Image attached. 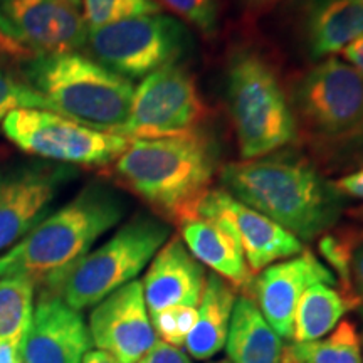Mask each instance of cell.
Here are the masks:
<instances>
[{"instance_id":"obj_1","label":"cell","mask_w":363,"mask_h":363,"mask_svg":"<svg viewBox=\"0 0 363 363\" xmlns=\"http://www.w3.org/2000/svg\"><path fill=\"white\" fill-rule=\"evenodd\" d=\"M220 182L240 203L266 216L299 240L321 238L333 229L343 208V195L296 152L269 155L222 167Z\"/></svg>"},{"instance_id":"obj_2","label":"cell","mask_w":363,"mask_h":363,"mask_svg":"<svg viewBox=\"0 0 363 363\" xmlns=\"http://www.w3.org/2000/svg\"><path fill=\"white\" fill-rule=\"evenodd\" d=\"M217 172L216 142L202 130L167 138H133L113 163L120 187L177 225L197 216Z\"/></svg>"},{"instance_id":"obj_3","label":"cell","mask_w":363,"mask_h":363,"mask_svg":"<svg viewBox=\"0 0 363 363\" xmlns=\"http://www.w3.org/2000/svg\"><path fill=\"white\" fill-rule=\"evenodd\" d=\"M128 207L121 189L108 182H89L0 256V278L26 276L51 291L104 234L125 219Z\"/></svg>"},{"instance_id":"obj_4","label":"cell","mask_w":363,"mask_h":363,"mask_svg":"<svg viewBox=\"0 0 363 363\" xmlns=\"http://www.w3.org/2000/svg\"><path fill=\"white\" fill-rule=\"evenodd\" d=\"M17 78L48 111L76 123L120 135L130 118L133 83L81 52L33 56L17 66Z\"/></svg>"},{"instance_id":"obj_5","label":"cell","mask_w":363,"mask_h":363,"mask_svg":"<svg viewBox=\"0 0 363 363\" xmlns=\"http://www.w3.org/2000/svg\"><path fill=\"white\" fill-rule=\"evenodd\" d=\"M170 235L169 222L153 212H138L106 242L76 262L51 293L78 311L96 306L111 293L136 281Z\"/></svg>"},{"instance_id":"obj_6","label":"cell","mask_w":363,"mask_h":363,"mask_svg":"<svg viewBox=\"0 0 363 363\" xmlns=\"http://www.w3.org/2000/svg\"><path fill=\"white\" fill-rule=\"evenodd\" d=\"M227 106L244 160L269 155L298 136L291 104L272 67L254 52H239L227 69Z\"/></svg>"},{"instance_id":"obj_7","label":"cell","mask_w":363,"mask_h":363,"mask_svg":"<svg viewBox=\"0 0 363 363\" xmlns=\"http://www.w3.org/2000/svg\"><path fill=\"white\" fill-rule=\"evenodd\" d=\"M192 45V33L184 22L150 13L89 29L86 48L94 61L131 81L175 65Z\"/></svg>"},{"instance_id":"obj_8","label":"cell","mask_w":363,"mask_h":363,"mask_svg":"<svg viewBox=\"0 0 363 363\" xmlns=\"http://www.w3.org/2000/svg\"><path fill=\"white\" fill-rule=\"evenodd\" d=\"M2 131L22 152L71 167L110 165L130 145V138L123 135L91 128L35 108L9 113Z\"/></svg>"},{"instance_id":"obj_9","label":"cell","mask_w":363,"mask_h":363,"mask_svg":"<svg viewBox=\"0 0 363 363\" xmlns=\"http://www.w3.org/2000/svg\"><path fill=\"white\" fill-rule=\"evenodd\" d=\"M291 110L310 138L342 142L363 120V76L337 57L325 59L299 79Z\"/></svg>"},{"instance_id":"obj_10","label":"cell","mask_w":363,"mask_h":363,"mask_svg":"<svg viewBox=\"0 0 363 363\" xmlns=\"http://www.w3.org/2000/svg\"><path fill=\"white\" fill-rule=\"evenodd\" d=\"M207 106L195 78L175 62L148 74L135 88L130 118L120 135L126 138H167L202 130Z\"/></svg>"},{"instance_id":"obj_11","label":"cell","mask_w":363,"mask_h":363,"mask_svg":"<svg viewBox=\"0 0 363 363\" xmlns=\"http://www.w3.org/2000/svg\"><path fill=\"white\" fill-rule=\"evenodd\" d=\"M78 169L48 160L0 167V256L26 238L44 217Z\"/></svg>"},{"instance_id":"obj_12","label":"cell","mask_w":363,"mask_h":363,"mask_svg":"<svg viewBox=\"0 0 363 363\" xmlns=\"http://www.w3.org/2000/svg\"><path fill=\"white\" fill-rule=\"evenodd\" d=\"M0 33L33 56L79 52L89 27L69 0H0Z\"/></svg>"},{"instance_id":"obj_13","label":"cell","mask_w":363,"mask_h":363,"mask_svg":"<svg viewBox=\"0 0 363 363\" xmlns=\"http://www.w3.org/2000/svg\"><path fill=\"white\" fill-rule=\"evenodd\" d=\"M89 337L98 350L118 363H140L157 342L145 305L142 281H131L94 306L89 315Z\"/></svg>"},{"instance_id":"obj_14","label":"cell","mask_w":363,"mask_h":363,"mask_svg":"<svg viewBox=\"0 0 363 363\" xmlns=\"http://www.w3.org/2000/svg\"><path fill=\"white\" fill-rule=\"evenodd\" d=\"M337 286V278L328 266L311 251L267 266L252 279L247 296L256 303L261 315L281 338L293 337L294 311L299 298L313 284Z\"/></svg>"},{"instance_id":"obj_15","label":"cell","mask_w":363,"mask_h":363,"mask_svg":"<svg viewBox=\"0 0 363 363\" xmlns=\"http://www.w3.org/2000/svg\"><path fill=\"white\" fill-rule=\"evenodd\" d=\"M91 347L93 342L81 311L44 289L17 347V357L21 363H83Z\"/></svg>"},{"instance_id":"obj_16","label":"cell","mask_w":363,"mask_h":363,"mask_svg":"<svg viewBox=\"0 0 363 363\" xmlns=\"http://www.w3.org/2000/svg\"><path fill=\"white\" fill-rule=\"evenodd\" d=\"M197 216H222L230 222L239 235L252 274L305 251V246L296 235L254 208L240 203L227 190H208L197 208Z\"/></svg>"},{"instance_id":"obj_17","label":"cell","mask_w":363,"mask_h":363,"mask_svg":"<svg viewBox=\"0 0 363 363\" xmlns=\"http://www.w3.org/2000/svg\"><path fill=\"white\" fill-rule=\"evenodd\" d=\"M206 269L179 235L160 247L143 279L145 305L150 315L175 306L197 308L206 284Z\"/></svg>"},{"instance_id":"obj_18","label":"cell","mask_w":363,"mask_h":363,"mask_svg":"<svg viewBox=\"0 0 363 363\" xmlns=\"http://www.w3.org/2000/svg\"><path fill=\"white\" fill-rule=\"evenodd\" d=\"M180 239L201 264L244 294L252 283L239 235L222 216H197L179 225Z\"/></svg>"},{"instance_id":"obj_19","label":"cell","mask_w":363,"mask_h":363,"mask_svg":"<svg viewBox=\"0 0 363 363\" xmlns=\"http://www.w3.org/2000/svg\"><path fill=\"white\" fill-rule=\"evenodd\" d=\"M308 51L321 59L343 51L363 35L360 0H299Z\"/></svg>"},{"instance_id":"obj_20","label":"cell","mask_w":363,"mask_h":363,"mask_svg":"<svg viewBox=\"0 0 363 363\" xmlns=\"http://www.w3.org/2000/svg\"><path fill=\"white\" fill-rule=\"evenodd\" d=\"M235 299V289L225 279L214 272L207 274L197 306V321L184 345L194 360H211L224 350Z\"/></svg>"},{"instance_id":"obj_21","label":"cell","mask_w":363,"mask_h":363,"mask_svg":"<svg viewBox=\"0 0 363 363\" xmlns=\"http://www.w3.org/2000/svg\"><path fill=\"white\" fill-rule=\"evenodd\" d=\"M225 350L229 363H281L283 338L271 328L247 294L235 299Z\"/></svg>"},{"instance_id":"obj_22","label":"cell","mask_w":363,"mask_h":363,"mask_svg":"<svg viewBox=\"0 0 363 363\" xmlns=\"http://www.w3.org/2000/svg\"><path fill=\"white\" fill-rule=\"evenodd\" d=\"M357 310L355 303L340 288L318 283L299 298L293 323V343H308L323 338L337 328L348 311Z\"/></svg>"},{"instance_id":"obj_23","label":"cell","mask_w":363,"mask_h":363,"mask_svg":"<svg viewBox=\"0 0 363 363\" xmlns=\"http://www.w3.org/2000/svg\"><path fill=\"white\" fill-rule=\"evenodd\" d=\"M35 281L26 276L0 278V343L19 347L34 315Z\"/></svg>"},{"instance_id":"obj_24","label":"cell","mask_w":363,"mask_h":363,"mask_svg":"<svg viewBox=\"0 0 363 363\" xmlns=\"http://www.w3.org/2000/svg\"><path fill=\"white\" fill-rule=\"evenodd\" d=\"M294 363H363L362 338L350 320L340 321L326 338L284 348Z\"/></svg>"},{"instance_id":"obj_25","label":"cell","mask_w":363,"mask_h":363,"mask_svg":"<svg viewBox=\"0 0 363 363\" xmlns=\"http://www.w3.org/2000/svg\"><path fill=\"white\" fill-rule=\"evenodd\" d=\"M362 242L360 234H358L357 225H342L333 227L328 233H325L320 238L318 249L323 259L328 262V266L337 272L338 279L337 286L345 296H348L355 303L358 310V299L353 293L352 281H350V267L352 257L358 244Z\"/></svg>"},{"instance_id":"obj_26","label":"cell","mask_w":363,"mask_h":363,"mask_svg":"<svg viewBox=\"0 0 363 363\" xmlns=\"http://www.w3.org/2000/svg\"><path fill=\"white\" fill-rule=\"evenodd\" d=\"M150 13H160L155 0H83V17L89 29Z\"/></svg>"},{"instance_id":"obj_27","label":"cell","mask_w":363,"mask_h":363,"mask_svg":"<svg viewBox=\"0 0 363 363\" xmlns=\"http://www.w3.org/2000/svg\"><path fill=\"white\" fill-rule=\"evenodd\" d=\"M197 308L175 306L153 313V315H150V320H152L157 338L172 345V347L182 348L189 333L192 331L195 321H197Z\"/></svg>"},{"instance_id":"obj_28","label":"cell","mask_w":363,"mask_h":363,"mask_svg":"<svg viewBox=\"0 0 363 363\" xmlns=\"http://www.w3.org/2000/svg\"><path fill=\"white\" fill-rule=\"evenodd\" d=\"M182 21L212 38L219 27V0H162Z\"/></svg>"},{"instance_id":"obj_29","label":"cell","mask_w":363,"mask_h":363,"mask_svg":"<svg viewBox=\"0 0 363 363\" xmlns=\"http://www.w3.org/2000/svg\"><path fill=\"white\" fill-rule=\"evenodd\" d=\"M24 108L48 110L43 98L38 96L30 88H27L11 71L0 66V125L4 123L9 113L24 110Z\"/></svg>"},{"instance_id":"obj_30","label":"cell","mask_w":363,"mask_h":363,"mask_svg":"<svg viewBox=\"0 0 363 363\" xmlns=\"http://www.w3.org/2000/svg\"><path fill=\"white\" fill-rule=\"evenodd\" d=\"M142 363H192V360L187 352H184L182 348L172 347L162 340H157L152 350L143 357Z\"/></svg>"},{"instance_id":"obj_31","label":"cell","mask_w":363,"mask_h":363,"mask_svg":"<svg viewBox=\"0 0 363 363\" xmlns=\"http://www.w3.org/2000/svg\"><path fill=\"white\" fill-rule=\"evenodd\" d=\"M350 281L353 293L358 299V311L363 316V240L358 244L355 252L352 257V267H350Z\"/></svg>"},{"instance_id":"obj_32","label":"cell","mask_w":363,"mask_h":363,"mask_svg":"<svg viewBox=\"0 0 363 363\" xmlns=\"http://www.w3.org/2000/svg\"><path fill=\"white\" fill-rule=\"evenodd\" d=\"M29 57H33V54H29L26 49H22L21 45L12 43L0 33V66L6 67V65H13L17 67Z\"/></svg>"},{"instance_id":"obj_33","label":"cell","mask_w":363,"mask_h":363,"mask_svg":"<svg viewBox=\"0 0 363 363\" xmlns=\"http://www.w3.org/2000/svg\"><path fill=\"white\" fill-rule=\"evenodd\" d=\"M335 187L340 190L342 195L363 201V169L342 177L338 182H335Z\"/></svg>"},{"instance_id":"obj_34","label":"cell","mask_w":363,"mask_h":363,"mask_svg":"<svg viewBox=\"0 0 363 363\" xmlns=\"http://www.w3.org/2000/svg\"><path fill=\"white\" fill-rule=\"evenodd\" d=\"M343 57L350 61L352 66L363 76V35L343 49Z\"/></svg>"},{"instance_id":"obj_35","label":"cell","mask_w":363,"mask_h":363,"mask_svg":"<svg viewBox=\"0 0 363 363\" xmlns=\"http://www.w3.org/2000/svg\"><path fill=\"white\" fill-rule=\"evenodd\" d=\"M335 145H342L343 148H347L348 152L355 153V155L358 157H363V120L362 123L357 126V130L353 131V133H350L347 136V138H343L342 142L335 143Z\"/></svg>"},{"instance_id":"obj_36","label":"cell","mask_w":363,"mask_h":363,"mask_svg":"<svg viewBox=\"0 0 363 363\" xmlns=\"http://www.w3.org/2000/svg\"><path fill=\"white\" fill-rule=\"evenodd\" d=\"M242 2L247 11H251L254 13H262L269 11L272 7H276L279 2H283V0H242Z\"/></svg>"},{"instance_id":"obj_37","label":"cell","mask_w":363,"mask_h":363,"mask_svg":"<svg viewBox=\"0 0 363 363\" xmlns=\"http://www.w3.org/2000/svg\"><path fill=\"white\" fill-rule=\"evenodd\" d=\"M83 363H118L110 353L103 350H89L86 353Z\"/></svg>"},{"instance_id":"obj_38","label":"cell","mask_w":363,"mask_h":363,"mask_svg":"<svg viewBox=\"0 0 363 363\" xmlns=\"http://www.w3.org/2000/svg\"><path fill=\"white\" fill-rule=\"evenodd\" d=\"M0 363H21L19 357H17V347L0 343Z\"/></svg>"},{"instance_id":"obj_39","label":"cell","mask_w":363,"mask_h":363,"mask_svg":"<svg viewBox=\"0 0 363 363\" xmlns=\"http://www.w3.org/2000/svg\"><path fill=\"white\" fill-rule=\"evenodd\" d=\"M350 216L353 217V219H357V220H363V207L358 208V211H352Z\"/></svg>"},{"instance_id":"obj_40","label":"cell","mask_w":363,"mask_h":363,"mask_svg":"<svg viewBox=\"0 0 363 363\" xmlns=\"http://www.w3.org/2000/svg\"><path fill=\"white\" fill-rule=\"evenodd\" d=\"M281 363H294V362L288 355H286V352H284L283 353V360H281Z\"/></svg>"},{"instance_id":"obj_41","label":"cell","mask_w":363,"mask_h":363,"mask_svg":"<svg viewBox=\"0 0 363 363\" xmlns=\"http://www.w3.org/2000/svg\"><path fill=\"white\" fill-rule=\"evenodd\" d=\"M69 2H71L72 6H74V7H79V6H81V2H83V0H69Z\"/></svg>"},{"instance_id":"obj_42","label":"cell","mask_w":363,"mask_h":363,"mask_svg":"<svg viewBox=\"0 0 363 363\" xmlns=\"http://www.w3.org/2000/svg\"><path fill=\"white\" fill-rule=\"evenodd\" d=\"M362 222H363V220H362ZM357 229H358V234H360V239L363 240V225H360V227L357 225Z\"/></svg>"},{"instance_id":"obj_43","label":"cell","mask_w":363,"mask_h":363,"mask_svg":"<svg viewBox=\"0 0 363 363\" xmlns=\"http://www.w3.org/2000/svg\"><path fill=\"white\" fill-rule=\"evenodd\" d=\"M211 363H229V360H219V362H211Z\"/></svg>"},{"instance_id":"obj_44","label":"cell","mask_w":363,"mask_h":363,"mask_svg":"<svg viewBox=\"0 0 363 363\" xmlns=\"http://www.w3.org/2000/svg\"><path fill=\"white\" fill-rule=\"evenodd\" d=\"M360 338H362V350H363V333H362V337H360Z\"/></svg>"},{"instance_id":"obj_45","label":"cell","mask_w":363,"mask_h":363,"mask_svg":"<svg viewBox=\"0 0 363 363\" xmlns=\"http://www.w3.org/2000/svg\"><path fill=\"white\" fill-rule=\"evenodd\" d=\"M360 2H362V4H363V0H360Z\"/></svg>"},{"instance_id":"obj_46","label":"cell","mask_w":363,"mask_h":363,"mask_svg":"<svg viewBox=\"0 0 363 363\" xmlns=\"http://www.w3.org/2000/svg\"><path fill=\"white\" fill-rule=\"evenodd\" d=\"M140 363H142V362H140Z\"/></svg>"}]
</instances>
